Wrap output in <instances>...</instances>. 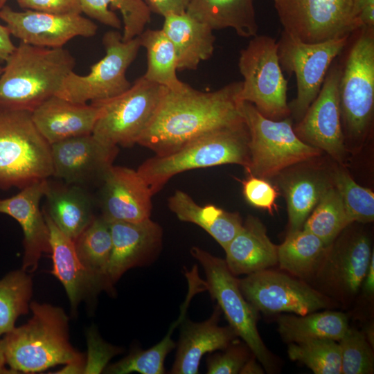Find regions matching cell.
<instances>
[{
    "label": "cell",
    "instance_id": "39",
    "mask_svg": "<svg viewBox=\"0 0 374 374\" xmlns=\"http://www.w3.org/2000/svg\"><path fill=\"white\" fill-rule=\"evenodd\" d=\"M288 356L307 366L315 374H340L341 350L337 341L317 339L290 343Z\"/></svg>",
    "mask_w": 374,
    "mask_h": 374
},
{
    "label": "cell",
    "instance_id": "1",
    "mask_svg": "<svg viewBox=\"0 0 374 374\" xmlns=\"http://www.w3.org/2000/svg\"><path fill=\"white\" fill-rule=\"evenodd\" d=\"M241 87L242 81L213 91L197 90L188 84L178 91L167 89L137 144L164 156L208 132L243 123Z\"/></svg>",
    "mask_w": 374,
    "mask_h": 374
},
{
    "label": "cell",
    "instance_id": "19",
    "mask_svg": "<svg viewBox=\"0 0 374 374\" xmlns=\"http://www.w3.org/2000/svg\"><path fill=\"white\" fill-rule=\"evenodd\" d=\"M47 179L32 184L17 194L0 198V213L15 219L24 233V256L21 269L33 272L43 253H51L50 233L44 213L39 208L40 201L48 190Z\"/></svg>",
    "mask_w": 374,
    "mask_h": 374
},
{
    "label": "cell",
    "instance_id": "18",
    "mask_svg": "<svg viewBox=\"0 0 374 374\" xmlns=\"http://www.w3.org/2000/svg\"><path fill=\"white\" fill-rule=\"evenodd\" d=\"M373 253L368 237L353 233L330 246L315 274L328 292L352 298L362 287Z\"/></svg>",
    "mask_w": 374,
    "mask_h": 374
},
{
    "label": "cell",
    "instance_id": "38",
    "mask_svg": "<svg viewBox=\"0 0 374 374\" xmlns=\"http://www.w3.org/2000/svg\"><path fill=\"white\" fill-rule=\"evenodd\" d=\"M32 293L31 277L22 269L0 279V337L15 327L19 317L28 314Z\"/></svg>",
    "mask_w": 374,
    "mask_h": 374
},
{
    "label": "cell",
    "instance_id": "44",
    "mask_svg": "<svg viewBox=\"0 0 374 374\" xmlns=\"http://www.w3.org/2000/svg\"><path fill=\"white\" fill-rule=\"evenodd\" d=\"M232 344L226 348L223 353H216L207 357L206 373L208 374L240 373L242 366L249 359L247 350L243 346Z\"/></svg>",
    "mask_w": 374,
    "mask_h": 374
},
{
    "label": "cell",
    "instance_id": "22",
    "mask_svg": "<svg viewBox=\"0 0 374 374\" xmlns=\"http://www.w3.org/2000/svg\"><path fill=\"white\" fill-rule=\"evenodd\" d=\"M221 310L217 305L208 319L193 322L185 318L180 323V335L175 359L170 373L197 374L202 357L217 350H224L238 337L229 326H219Z\"/></svg>",
    "mask_w": 374,
    "mask_h": 374
},
{
    "label": "cell",
    "instance_id": "10",
    "mask_svg": "<svg viewBox=\"0 0 374 374\" xmlns=\"http://www.w3.org/2000/svg\"><path fill=\"white\" fill-rule=\"evenodd\" d=\"M191 255L204 269L206 290L225 315L229 326L240 337L253 356L267 370L273 368L271 355L262 341L258 329V311L244 298L239 279L229 269L224 260L193 247Z\"/></svg>",
    "mask_w": 374,
    "mask_h": 374
},
{
    "label": "cell",
    "instance_id": "33",
    "mask_svg": "<svg viewBox=\"0 0 374 374\" xmlns=\"http://www.w3.org/2000/svg\"><path fill=\"white\" fill-rule=\"evenodd\" d=\"M330 246L303 229L288 232L278 246V263L292 275L307 278L315 274Z\"/></svg>",
    "mask_w": 374,
    "mask_h": 374
},
{
    "label": "cell",
    "instance_id": "46",
    "mask_svg": "<svg viewBox=\"0 0 374 374\" xmlns=\"http://www.w3.org/2000/svg\"><path fill=\"white\" fill-rule=\"evenodd\" d=\"M151 12L163 17L171 13L186 12L190 0H144Z\"/></svg>",
    "mask_w": 374,
    "mask_h": 374
},
{
    "label": "cell",
    "instance_id": "24",
    "mask_svg": "<svg viewBox=\"0 0 374 374\" xmlns=\"http://www.w3.org/2000/svg\"><path fill=\"white\" fill-rule=\"evenodd\" d=\"M43 213L50 233L51 272L62 284L72 311L75 312L80 303L95 298L104 288L81 262L73 240L60 231L45 211Z\"/></svg>",
    "mask_w": 374,
    "mask_h": 374
},
{
    "label": "cell",
    "instance_id": "40",
    "mask_svg": "<svg viewBox=\"0 0 374 374\" xmlns=\"http://www.w3.org/2000/svg\"><path fill=\"white\" fill-rule=\"evenodd\" d=\"M334 186L342 199L347 215L351 224L371 222L374 220V193L367 188L357 184L344 170L334 175Z\"/></svg>",
    "mask_w": 374,
    "mask_h": 374
},
{
    "label": "cell",
    "instance_id": "32",
    "mask_svg": "<svg viewBox=\"0 0 374 374\" xmlns=\"http://www.w3.org/2000/svg\"><path fill=\"white\" fill-rule=\"evenodd\" d=\"M109 6L122 15L124 42L139 36L150 21L151 10L144 0H81L82 13L104 25L121 29V21Z\"/></svg>",
    "mask_w": 374,
    "mask_h": 374
},
{
    "label": "cell",
    "instance_id": "28",
    "mask_svg": "<svg viewBox=\"0 0 374 374\" xmlns=\"http://www.w3.org/2000/svg\"><path fill=\"white\" fill-rule=\"evenodd\" d=\"M188 291L182 305L179 317L169 328L166 335L156 345L147 350L136 349L120 361L107 366L105 373L127 374L137 372L141 374L165 373L164 361L167 355L172 350L176 344L172 339L174 330L186 318L190 302L197 293L204 291L202 278L194 274L186 276Z\"/></svg>",
    "mask_w": 374,
    "mask_h": 374
},
{
    "label": "cell",
    "instance_id": "11",
    "mask_svg": "<svg viewBox=\"0 0 374 374\" xmlns=\"http://www.w3.org/2000/svg\"><path fill=\"white\" fill-rule=\"evenodd\" d=\"M349 37L306 43L283 30L277 42L278 56L282 70L296 75V97L288 104L295 118L300 121L317 98L332 61Z\"/></svg>",
    "mask_w": 374,
    "mask_h": 374
},
{
    "label": "cell",
    "instance_id": "29",
    "mask_svg": "<svg viewBox=\"0 0 374 374\" xmlns=\"http://www.w3.org/2000/svg\"><path fill=\"white\" fill-rule=\"evenodd\" d=\"M254 0H190L186 12L213 30L233 28L242 37L257 35Z\"/></svg>",
    "mask_w": 374,
    "mask_h": 374
},
{
    "label": "cell",
    "instance_id": "2",
    "mask_svg": "<svg viewBox=\"0 0 374 374\" xmlns=\"http://www.w3.org/2000/svg\"><path fill=\"white\" fill-rule=\"evenodd\" d=\"M33 316L0 339L8 368L15 373H36L84 357L69 341V317L60 307L33 301Z\"/></svg>",
    "mask_w": 374,
    "mask_h": 374
},
{
    "label": "cell",
    "instance_id": "8",
    "mask_svg": "<svg viewBox=\"0 0 374 374\" xmlns=\"http://www.w3.org/2000/svg\"><path fill=\"white\" fill-rule=\"evenodd\" d=\"M166 89L142 76L121 95L92 102L100 108L93 136L112 146L137 143L151 123Z\"/></svg>",
    "mask_w": 374,
    "mask_h": 374
},
{
    "label": "cell",
    "instance_id": "41",
    "mask_svg": "<svg viewBox=\"0 0 374 374\" xmlns=\"http://www.w3.org/2000/svg\"><path fill=\"white\" fill-rule=\"evenodd\" d=\"M338 342L341 350V373H373V353L364 332L348 328Z\"/></svg>",
    "mask_w": 374,
    "mask_h": 374
},
{
    "label": "cell",
    "instance_id": "54",
    "mask_svg": "<svg viewBox=\"0 0 374 374\" xmlns=\"http://www.w3.org/2000/svg\"><path fill=\"white\" fill-rule=\"evenodd\" d=\"M2 71H3V67H1V66H0V75H1V73H2Z\"/></svg>",
    "mask_w": 374,
    "mask_h": 374
},
{
    "label": "cell",
    "instance_id": "36",
    "mask_svg": "<svg viewBox=\"0 0 374 374\" xmlns=\"http://www.w3.org/2000/svg\"><path fill=\"white\" fill-rule=\"evenodd\" d=\"M350 224L339 193L335 186L329 184L302 229L330 246Z\"/></svg>",
    "mask_w": 374,
    "mask_h": 374
},
{
    "label": "cell",
    "instance_id": "35",
    "mask_svg": "<svg viewBox=\"0 0 374 374\" xmlns=\"http://www.w3.org/2000/svg\"><path fill=\"white\" fill-rule=\"evenodd\" d=\"M141 46L147 53V69L143 77L152 82L178 91L186 84L177 75V59L175 48L162 29H148L139 35Z\"/></svg>",
    "mask_w": 374,
    "mask_h": 374
},
{
    "label": "cell",
    "instance_id": "20",
    "mask_svg": "<svg viewBox=\"0 0 374 374\" xmlns=\"http://www.w3.org/2000/svg\"><path fill=\"white\" fill-rule=\"evenodd\" d=\"M109 224L112 247L107 278L113 290L114 285L127 270L154 260L161 244L163 232L161 227L150 218L136 223Z\"/></svg>",
    "mask_w": 374,
    "mask_h": 374
},
{
    "label": "cell",
    "instance_id": "6",
    "mask_svg": "<svg viewBox=\"0 0 374 374\" xmlns=\"http://www.w3.org/2000/svg\"><path fill=\"white\" fill-rule=\"evenodd\" d=\"M240 109L249 132V174L271 178L290 166L320 155L321 150L296 135L288 117L267 118L248 102H242Z\"/></svg>",
    "mask_w": 374,
    "mask_h": 374
},
{
    "label": "cell",
    "instance_id": "4",
    "mask_svg": "<svg viewBox=\"0 0 374 374\" xmlns=\"http://www.w3.org/2000/svg\"><path fill=\"white\" fill-rule=\"evenodd\" d=\"M249 132L243 123L214 130L179 150L150 158L136 170L154 195L173 176L190 170L224 164L249 166Z\"/></svg>",
    "mask_w": 374,
    "mask_h": 374
},
{
    "label": "cell",
    "instance_id": "26",
    "mask_svg": "<svg viewBox=\"0 0 374 374\" xmlns=\"http://www.w3.org/2000/svg\"><path fill=\"white\" fill-rule=\"evenodd\" d=\"M164 17L162 30L172 42L177 59V71L196 70L214 51L215 37L206 24L184 13Z\"/></svg>",
    "mask_w": 374,
    "mask_h": 374
},
{
    "label": "cell",
    "instance_id": "9",
    "mask_svg": "<svg viewBox=\"0 0 374 374\" xmlns=\"http://www.w3.org/2000/svg\"><path fill=\"white\" fill-rule=\"evenodd\" d=\"M103 44L105 55L85 75L70 73L56 96L73 103H87L114 98L131 87L126 71L141 47L139 36L124 42L122 34L112 30L105 33Z\"/></svg>",
    "mask_w": 374,
    "mask_h": 374
},
{
    "label": "cell",
    "instance_id": "21",
    "mask_svg": "<svg viewBox=\"0 0 374 374\" xmlns=\"http://www.w3.org/2000/svg\"><path fill=\"white\" fill-rule=\"evenodd\" d=\"M102 184L101 216L107 222L136 223L150 217L153 195L137 170L113 165Z\"/></svg>",
    "mask_w": 374,
    "mask_h": 374
},
{
    "label": "cell",
    "instance_id": "51",
    "mask_svg": "<svg viewBox=\"0 0 374 374\" xmlns=\"http://www.w3.org/2000/svg\"><path fill=\"white\" fill-rule=\"evenodd\" d=\"M240 374H262L264 371L253 358L248 359L240 371Z\"/></svg>",
    "mask_w": 374,
    "mask_h": 374
},
{
    "label": "cell",
    "instance_id": "48",
    "mask_svg": "<svg viewBox=\"0 0 374 374\" xmlns=\"http://www.w3.org/2000/svg\"><path fill=\"white\" fill-rule=\"evenodd\" d=\"M6 26L0 24V60L6 61L15 48Z\"/></svg>",
    "mask_w": 374,
    "mask_h": 374
},
{
    "label": "cell",
    "instance_id": "14",
    "mask_svg": "<svg viewBox=\"0 0 374 374\" xmlns=\"http://www.w3.org/2000/svg\"><path fill=\"white\" fill-rule=\"evenodd\" d=\"M239 287L253 308L264 313L305 315L330 304L325 295L306 283L268 269L239 279Z\"/></svg>",
    "mask_w": 374,
    "mask_h": 374
},
{
    "label": "cell",
    "instance_id": "42",
    "mask_svg": "<svg viewBox=\"0 0 374 374\" xmlns=\"http://www.w3.org/2000/svg\"><path fill=\"white\" fill-rule=\"evenodd\" d=\"M87 343L88 349L84 373H102L109 361L123 351L122 348L105 342L93 326L87 330Z\"/></svg>",
    "mask_w": 374,
    "mask_h": 374
},
{
    "label": "cell",
    "instance_id": "5",
    "mask_svg": "<svg viewBox=\"0 0 374 374\" xmlns=\"http://www.w3.org/2000/svg\"><path fill=\"white\" fill-rule=\"evenodd\" d=\"M53 175L51 145L32 112L0 107V188H24Z\"/></svg>",
    "mask_w": 374,
    "mask_h": 374
},
{
    "label": "cell",
    "instance_id": "30",
    "mask_svg": "<svg viewBox=\"0 0 374 374\" xmlns=\"http://www.w3.org/2000/svg\"><path fill=\"white\" fill-rule=\"evenodd\" d=\"M44 197L47 202L45 212L60 231L73 240L95 217L91 199L80 186L49 184Z\"/></svg>",
    "mask_w": 374,
    "mask_h": 374
},
{
    "label": "cell",
    "instance_id": "52",
    "mask_svg": "<svg viewBox=\"0 0 374 374\" xmlns=\"http://www.w3.org/2000/svg\"><path fill=\"white\" fill-rule=\"evenodd\" d=\"M15 374L9 368L6 367L5 358L0 344V374Z\"/></svg>",
    "mask_w": 374,
    "mask_h": 374
},
{
    "label": "cell",
    "instance_id": "37",
    "mask_svg": "<svg viewBox=\"0 0 374 374\" xmlns=\"http://www.w3.org/2000/svg\"><path fill=\"white\" fill-rule=\"evenodd\" d=\"M314 174L297 175L284 185L289 219V232L301 230L329 186Z\"/></svg>",
    "mask_w": 374,
    "mask_h": 374
},
{
    "label": "cell",
    "instance_id": "45",
    "mask_svg": "<svg viewBox=\"0 0 374 374\" xmlns=\"http://www.w3.org/2000/svg\"><path fill=\"white\" fill-rule=\"evenodd\" d=\"M26 10L57 15L82 14L81 0H16Z\"/></svg>",
    "mask_w": 374,
    "mask_h": 374
},
{
    "label": "cell",
    "instance_id": "17",
    "mask_svg": "<svg viewBox=\"0 0 374 374\" xmlns=\"http://www.w3.org/2000/svg\"><path fill=\"white\" fill-rule=\"evenodd\" d=\"M118 148L100 142L92 134L51 144L53 176L77 186L102 181L113 166Z\"/></svg>",
    "mask_w": 374,
    "mask_h": 374
},
{
    "label": "cell",
    "instance_id": "25",
    "mask_svg": "<svg viewBox=\"0 0 374 374\" xmlns=\"http://www.w3.org/2000/svg\"><path fill=\"white\" fill-rule=\"evenodd\" d=\"M224 251L226 264L235 276L255 273L278 263V246L269 238L264 224L251 215Z\"/></svg>",
    "mask_w": 374,
    "mask_h": 374
},
{
    "label": "cell",
    "instance_id": "34",
    "mask_svg": "<svg viewBox=\"0 0 374 374\" xmlns=\"http://www.w3.org/2000/svg\"><path fill=\"white\" fill-rule=\"evenodd\" d=\"M73 243L82 265L102 284L105 291L113 293L107 278L112 247L109 222L101 215L95 216Z\"/></svg>",
    "mask_w": 374,
    "mask_h": 374
},
{
    "label": "cell",
    "instance_id": "49",
    "mask_svg": "<svg viewBox=\"0 0 374 374\" xmlns=\"http://www.w3.org/2000/svg\"><path fill=\"white\" fill-rule=\"evenodd\" d=\"M362 287L364 294L371 298L374 293V254L373 253Z\"/></svg>",
    "mask_w": 374,
    "mask_h": 374
},
{
    "label": "cell",
    "instance_id": "3",
    "mask_svg": "<svg viewBox=\"0 0 374 374\" xmlns=\"http://www.w3.org/2000/svg\"><path fill=\"white\" fill-rule=\"evenodd\" d=\"M75 60L61 48L20 42L0 75V107L33 112L57 94Z\"/></svg>",
    "mask_w": 374,
    "mask_h": 374
},
{
    "label": "cell",
    "instance_id": "13",
    "mask_svg": "<svg viewBox=\"0 0 374 374\" xmlns=\"http://www.w3.org/2000/svg\"><path fill=\"white\" fill-rule=\"evenodd\" d=\"M374 28L362 27L341 69L339 93L341 117L355 137L368 128L374 106Z\"/></svg>",
    "mask_w": 374,
    "mask_h": 374
},
{
    "label": "cell",
    "instance_id": "47",
    "mask_svg": "<svg viewBox=\"0 0 374 374\" xmlns=\"http://www.w3.org/2000/svg\"><path fill=\"white\" fill-rule=\"evenodd\" d=\"M354 9L361 28H374V0H354Z\"/></svg>",
    "mask_w": 374,
    "mask_h": 374
},
{
    "label": "cell",
    "instance_id": "15",
    "mask_svg": "<svg viewBox=\"0 0 374 374\" xmlns=\"http://www.w3.org/2000/svg\"><path fill=\"white\" fill-rule=\"evenodd\" d=\"M0 19L10 34L27 44L61 48L75 37H91L97 25L81 14L57 15L32 10L19 12L8 6L0 8Z\"/></svg>",
    "mask_w": 374,
    "mask_h": 374
},
{
    "label": "cell",
    "instance_id": "31",
    "mask_svg": "<svg viewBox=\"0 0 374 374\" xmlns=\"http://www.w3.org/2000/svg\"><path fill=\"white\" fill-rule=\"evenodd\" d=\"M277 322L280 335L290 343L317 339L338 341L349 328L347 317L335 311L314 312L299 316L281 315Z\"/></svg>",
    "mask_w": 374,
    "mask_h": 374
},
{
    "label": "cell",
    "instance_id": "12",
    "mask_svg": "<svg viewBox=\"0 0 374 374\" xmlns=\"http://www.w3.org/2000/svg\"><path fill=\"white\" fill-rule=\"evenodd\" d=\"M283 30L303 42L350 37L361 28L354 0H272Z\"/></svg>",
    "mask_w": 374,
    "mask_h": 374
},
{
    "label": "cell",
    "instance_id": "23",
    "mask_svg": "<svg viewBox=\"0 0 374 374\" xmlns=\"http://www.w3.org/2000/svg\"><path fill=\"white\" fill-rule=\"evenodd\" d=\"M95 103H73L56 95L32 112L38 131L51 145L70 138L92 134L100 116Z\"/></svg>",
    "mask_w": 374,
    "mask_h": 374
},
{
    "label": "cell",
    "instance_id": "16",
    "mask_svg": "<svg viewBox=\"0 0 374 374\" xmlns=\"http://www.w3.org/2000/svg\"><path fill=\"white\" fill-rule=\"evenodd\" d=\"M341 73L339 66L330 67L317 98L294 128L302 141L339 161L345 153L339 93Z\"/></svg>",
    "mask_w": 374,
    "mask_h": 374
},
{
    "label": "cell",
    "instance_id": "43",
    "mask_svg": "<svg viewBox=\"0 0 374 374\" xmlns=\"http://www.w3.org/2000/svg\"><path fill=\"white\" fill-rule=\"evenodd\" d=\"M241 183L243 195L247 202L254 207L267 210L272 215L276 208L275 201L278 195L276 188L266 179L251 174Z\"/></svg>",
    "mask_w": 374,
    "mask_h": 374
},
{
    "label": "cell",
    "instance_id": "53",
    "mask_svg": "<svg viewBox=\"0 0 374 374\" xmlns=\"http://www.w3.org/2000/svg\"><path fill=\"white\" fill-rule=\"evenodd\" d=\"M8 0H0V8L6 5Z\"/></svg>",
    "mask_w": 374,
    "mask_h": 374
},
{
    "label": "cell",
    "instance_id": "7",
    "mask_svg": "<svg viewBox=\"0 0 374 374\" xmlns=\"http://www.w3.org/2000/svg\"><path fill=\"white\" fill-rule=\"evenodd\" d=\"M239 71L243 78L239 100L248 102L266 118L281 120L291 112L287 101V80L278 56V42L256 35L240 51Z\"/></svg>",
    "mask_w": 374,
    "mask_h": 374
},
{
    "label": "cell",
    "instance_id": "50",
    "mask_svg": "<svg viewBox=\"0 0 374 374\" xmlns=\"http://www.w3.org/2000/svg\"><path fill=\"white\" fill-rule=\"evenodd\" d=\"M85 360L84 357L74 360L65 364L55 373H84Z\"/></svg>",
    "mask_w": 374,
    "mask_h": 374
},
{
    "label": "cell",
    "instance_id": "27",
    "mask_svg": "<svg viewBox=\"0 0 374 374\" xmlns=\"http://www.w3.org/2000/svg\"><path fill=\"white\" fill-rule=\"evenodd\" d=\"M168 206L179 220L203 229L224 250L242 226L238 213L226 211L213 204L199 206L182 190H176L168 198Z\"/></svg>",
    "mask_w": 374,
    "mask_h": 374
}]
</instances>
